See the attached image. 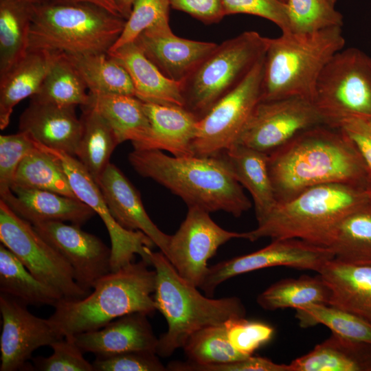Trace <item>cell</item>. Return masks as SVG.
<instances>
[{
	"label": "cell",
	"mask_w": 371,
	"mask_h": 371,
	"mask_svg": "<svg viewBox=\"0 0 371 371\" xmlns=\"http://www.w3.org/2000/svg\"><path fill=\"white\" fill-rule=\"evenodd\" d=\"M268 168L278 203L320 184L371 186L348 137L339 127L328 124L308 128L268 154Z\"/></svg>",
	"instance_id": "obj_1"
},
{
	"label": "cell",
	"mask_w": 371,
	"mask_h": 371,
	"mask_svg": "<svg viewBox=\"0 0 371 371\" xmlns=\"http://www.w3.org/2000/svg\"><path fill=\"white\" fill-rule=\"evenodd\" d=\"M128 161L149 178L183 199L188 207L240 217L251 207L243 188L220 156H170L159 150H136Z\"/></svg>",
	"instance_id": "obj_2"
},
{
	"label": "cell",
	"mask_w": 371,
	"mask_h": 371,
	"mask_svg": "<svg viewBox=\"0 0 371 371\" xmlns=\"http://www.w3.org/2000/svg\"><path fill=\"white\" fill-rule=\"evenodd\" d=\"M144 260L132 262L100 278L86 297L60 300L48 318L65 337L98 330L124 315L157 310L156 271Z\"/></svg>",
	"instance_id": "obj_3"
},
{
	"label": "cell",
	"mask_w": 371,
	"mask_h": 371,
	"mask_svg": "<svg viewBox=\"0 0 371 371\" xmlns=\"http://www.w3.org/2000/svg\"><path fill=\"white\" fill-rule=\"evenodd\" d=\"M370 201V188L345 183L314 186L277 203L256 228L245 232L244 239L297 238L327 247L341 218Z\"/></svg>",
	"instance_id": "obj_4"
},
{
	"label": "cell",
	"mask_w": 371,
	"mask_h": 371,
	"mask_svg": "<svg viewBox=\"0 0 371 371\" xmlns=\"http://www.w3.org/2000/svg\"><path fill=\"white\" fill-rule=\"evenodd\" d=\"M147 254L149 264L156 271L153 294L156 308L168 325L167 330L158 338V356L170 357L203 328L223 324L232 318L245 317L246 308L239 297L205 296L179 276L161 251L148 249Z\"/></svg>",
	"instance_id": "obj_5"
},
{
	"label": "cell",
	"mask_w": 371,
	"mask_h": 371,
	"mask_svg": "<svg viewBox=\"0 0 371 371\" xmlns=\"http://www.w3.org/2000/svg\"><path fill=\"white\" fill-rule=\"evenodd\" d=\"M344 45L339 26L268 38L260 101L301 97L313 102L322 69Z\"/></svg>",
	"instance_id": "obj_6"
},
{
	"label": "cell",
	"mask_w": 371,
	"mask_h": 371,
	"mask_svg": "<svg viewBox=\"0 0 371 371\" xmlns=\"http://www.w3.org/2000/svg\"><path fill=\"white\" fill-rule=\"evenodd\" d=\"M126 19L88 3L49 2L34 5L28 50L69 55L108 53Z\"/></svg>",
	"instance_id": "obj_7"
},
{
	"label": "cell",
	"mask_w": 371,
	"mask_h": 371,
	"mask_svg": "<svg viewBox=\"0 0 371 371\" xmlns=\"http://www.w3.org/2000/svg\"><path fill=\"white\" fill-rule=\"evenodd\" d=\"M268 38L245 31L218 45L181 82L184 107L199 120L235 89L265 56Z\"/></svg>",
	"instance_id": "obj_8"
},
{
	"label": "cell",
	"mask_w": 371,
	"mask_h": 371,
	"mask_svg": "<svg viewBox=\"0 0 371 371\" xmlns=\"http://www.w3.org/2000/svg\"><path fill=\"white\" fill-rule=\"evenodd\" d=\"M313 102L330 126L371 118V57L355 47L335 54L317 80Z\"/></svg>",
	"instance_id": "obj_9"
},
{
	"label": "cell",
	"mask_w": 371,
	"mask_h": 371,
	"mask_svg": "<svg viewBox=\"0 0 371 371\" xmlns=\"http://www.w3.org/2000/svg\"><path fill=\"white\" fill-rule=\"evenodd\" d=\"M0 240L40 281L58 292L64 300L83 298L90 292L75 280L66 260L35 229L0 200Z\"/></svg>",
	"instance_id": "obj_10"
},
{
	"label": "cell",
	"mask_w": 371,
	"mask_h": 371,
	"mask_svg": "<svg viewBox=\"0 0 371 371\" xmlns=\"http://www.w3.org/2000/svg\"><path fill=\"white\" fill-rule=\"evenodd\" d=\"M265 56L244 80L198 120L192 150L196 156H215L238 144L260 101Z\"/></svg>",
	"instance_id": "obj_11"
},
{
	"label": "cell",
	"mask_w": 371,
	"mask_h": 371,
	"mask_svg": "<svg viewBox=\"0 0 371 371\" xmlns=\"http://www.w3.org/2000/svg\"><path fill=\"white\" fill-rule=\"evenodd\" d=\"M41 149L54 156L66 173L76 197L89 205L103 221L111 240V271H115L133 262L136 254L148 262L147 250L155 247L153 240L141 231L126 229L111 214L96 183L78 159L70 155L44 146ZM149 263V262H148Z\"/></svg>",
	"instance_id": "obj_12"
},
{
	"label": "cell",
	"mask_w": 371,
	"mask_h": 371,
	"mask_svg": "<svg viewBox=\"0 0 371 371\" xmlns=\"http://www.w3.org/2000/svg\"><path fill=\"white\" fill-rule=\"evenodd\" d=\"M320 124L328 123L308 99L260 101L238 144L269 154L301 132Z\"/></svg>",
	"instance_id": "obj_13"
},
{
	"label": "cell",
	"mask_w": 371,
	"mask_h": 371,
	"mask_svg": "<svg viewBox=\"0 0 371 371\" xmlns=\"http://www.w3.org/2000/svg\"><path fill=\"white\" fill-rule=\"evenodd\" d=\"M334 258L328 247L317 246L297 238L272 240L266 247L209 267L201 289L213 297L216 288L226 280L250 271L268 267L284 266L318 273Z\"/></svg>",
	"instance_id": "obj_14"
},
{
	"label": "cell",
	"mask_w": 371,
	"mask_h": 371,
	"mask_svg": "<svg viewBox=\"0 0 371 371\" xmlns=\"http://www.w3.org/2000/svg\"><path fill=\"white\" fill-rule=\"evenodd\" d=\"M244 238L245 232L220 227L210 212L189 207L179 229L170 235L166 257L181 278L199 288L209 270L208 260L217 249L232 239Z\"/></svg>",
	"instance_id": "obj_15"
},
{
	"label": "cell",
	"mask_w": 371,
	"mask_h": 371,
	"mask_svg": "<svg viewBox=\"0 0 371 371\" xmlns=\"http://www.w3.org/2000/svg\"><path fill=\"white\" fill-rule=\"evenodd\" d=\"M0 312L2 329L0 336L1 371H16L32 368L27 361L40 347L50 346L64 337L49 319L31 313L27 304L1 293Z\"/></svg>",
	"instance_id": "obj_16"
},
{
	"label": "cell",
	"mask_w": 371,
	"mask_h": 371,
	"mask_svg": "<svg viewBox=\"0 0 371 371\" xmlns=\"http://www.w3.org/2000/svg\"><path fill=\"white\" fill-rule=\"evenodd\" d=\"M33 225L69 264L75 280L85 290L90 292L100 278L112 271L111 248L80 225L63 221Z\"/></svg>",
	"instance_id": "obj_17"
},
{
	"label": "cell",
	"mask_w": 371,
	"mask_h": 371,
	"mask_svg": "<svg viewBox=\"0 0 371 371\" xmlns=\"http://www.w3.org/2000/svg\"><path fill=\"white\" fill-rule=\"evenodd\" d=\"M134 43L166 77L178 82L184 80L218 45L179 37L170 24L144 31Z\"/></svg>",
	"instance_id": "obj_18"
},
{
	"label": "cell",
	"mask_w": 371,
	"mask_h": 371,
	"mask_svg": "<svg viewBox=\"0 0 371 371\" xmlns=\"http://www.w3.org/2000/svg\"><path fill=\"white\" fill-rule=\"evenodd\" d=\"M97 183L117 222L126 229L144 233L167 256L170 235L153 223L144 209L139 193L123 172L110 163Z\"/></svg>",
	"instance_id": "obj_19"
},
{
	"label": "cell",
	"mask_w": 371,
	"mask_h": 371,
	"mask_svg": "<svg viewBox=\"0 0 371 371\" xmlns=\"http://www.w3.org/2000/svg\"><path fill=\"white\" fill-rule=\"evenodd\" d=\"M76 106H60L31 98L19 117L20 131L38 144L76 157L82 133Z\"/></svg>",
	"instance_id": "obj_20"
},
{
	"label": "cell",
	"mask_w": 371,
	"mask_h": 371,
	"mask_svg": "<svg viewBox=\"0 0 371 371\" xmlns=\"http://www.w3.org/2000/svg\"><path fill=\"white\" fill-rule=\"evenodd\" d=\"M147 316L141 312L130 313L98 330L78 333L72 337L83 353L91 352L95 357L138 350L156 352L158 338Z\"/></svg>",
	"instance_id": "obj_21"
},
{
	"label": "cell",
	"mask_w": 371,
	"mask_h": 371,
	"mask_svg": "<svg viewBox=\"0 0 371 371\" xmlns=\"http://www.w3.org/2000/svg\"><path fill=\"white\" fill-rule=\"evenodd\" d=\"M150 122V132L136 150H159L175 157L194 155L192 143L199 118L183 106L144 102Z\"/></svg>",
	"instance_id": "obj_22"
},
{
	"label": "cell",
	"mask_w": 371,
	"mask_h": 371,
	"mask_svg": "<svg viewBox=\"0 0 371 371\" xmlns=\"http://www.w3.org/2000/svg\"><path fill=\"white\" fill-rule=\"evenodd\" d=\"M11 190L1 199L32 225L63 221L81 226L95 214L92 208L78 198L45 190L13 187Z\"/></svg>",
	"instance_id": "obj_23"
},
{
	"label": "cell",
	"mask_w": 371,
	"mask_h": 371,
	"mask_svg": "<svg viewBox=\"0 0 371 371\" xmlns=\"http://www.w3.org/2000/svg\"><path fill=\"white\" fill-rule=\"evenodd\" d=\"M317 273L330 290L328 305L371 325V267L351 265L332 259Z\"/></svg>",
	"instance_id": "obj_24"
},
{
	"label": "cell",
	"mask_w": 371,
	"mask_h": 371,
	"mask_svg": "<svg viewBox=\"0 0 371 371\" xmlns=\"http://www.w3.org/2000/svg\"><path fill=\"white\" fill-rule=\"evenodd\" d=\"M108 54L126 69L133 83L135 96L139 100L146 103L184 107L181 82L166 77L135 43Z\"/></svg>",
	"instance_id": "obj_25"
},
{
	"label": "cell",
	"mask_w": 371,
	"mask_h": 371,
	"mask_svg": "<svg viewBox=\"0 0 371 371\" xmlns=\"http://www.w3.org/2000/svg\"><path fill=\"white\" fill-rule=\"evenodd\" d=\"M60 53L41 49L28 50L0 78V128H5L14 106L38 91L51 66Z\"/></svg>",
	"instance_id": "obj_26"
},
{
	"label": "cell",
	"mask_w": 371,
	"mask_h": 371,
	"mask_svg": "<svg viewBox=\"0 0 371 371\" xmlns=\"http://www.w3.org/2000/svg\"><path fill=\"white\" fill-rule=\"evenodd\" d=\"M218 155L237 181L250 193L257 222L262 220L278 203L269 172L268 154L237 144Z\"/></svg>",
	"instance_id": "obj_27"
},
{
	"label": "cell",
	"mask_w": 371,
	"mask_h": 371,
	"mask_svg": "<svg viewBox=\"0 0 371 371\" xmlns=\"http://www.w3.org/2000/svg\"><path fill=\"white\" fill-rule=\"evenodd\" d=\"M289 366L291 371H371V343L332 333Z\"/></svg>",
	"instance_id": "obj_28"
},
{
	"label": "cell",
	"mask_w": 371,
	"mask_h": 371,
	"mask_svg": "<svg viewBox=\"0 0 371 371\" xmlns=\"http://www.w3.org/2000/svg\"><path fill=\"white\" fill-rule=\"evenodd\" d=\"M89 95L87 105L95 109L106 121L119 144L131 141L135 145L147 137L150 126L142 101L132 95Z\"/></svg>",
	"instance_id": "obj_29"
},
{
	"label": "cell",
	"mask_w": 371,
	"mask_h": 371,
	"mask_svg": "<svg viewBox=\"0 0 371 371\" xmlns=\"http://www.w3.org/2000/svg\"><path fill=\"white\" fill-rule=\"evenodd\" d=\"M327 247L339 262L371 267V201L341 218Z\"/></svg>",
	"instance_id": "obj_30"
},
{
	"label": "cell",
	"mask_w": 371,
	"mask_h": 371,
	"mask_svg": "<svg viewBox=\"0 0 371 371\" xmlns=\"http://www.w3.org/2000/svg\"><path fill=\"white\" fill-rule=\"evenodd\" d=\"M81 107L82 133L75 157L97 183L119 143L111 126L95 109L89 105Z\"/></svg>",
	"instance_id": "obj_31"
},
{
	"label": "cell",
	"mask_w": 371,
	"mask_h": 371,
	"mask_svg": "<svg viewBox=\"0 0 371 371\" xmlns=\"http://www.w3.org/2000/svg\"><path fill=\"white\" fill-rule=\"evenodd\" d=\"M65 55L80 74L89 93L135 96L129 74L108 53Z\"/></svg>",
	"instance_id": "obj_32"
},
{
	"label": "cell",
	"mask_w": 371,
	"mask_h": 371,
	"mask_svg": "<svg viewBox=\"0 0 371 371\" xmlns=\"http://www.w3.org/2000/svg\"><path fill=\"white\" fill-rule=\"evenodd\" d=\"M0 291L27 305L54 306L62 295L36 278L3 245H0Z\"/></svg>",
	"instance_id": "obj_33"
},
{
	"label": "cell",
	"mask_w": 371,
	"mask_h": 371,
	"mask_svg": "<svg viewBox=\"0 0 371 371\" xmlns=\"http://www.w3.org/2000/svg\"><path fill=\"white\" fill-rule=\"evenodd\" d=\"M33 6L19 0H0V78L28 51Z\"/></svg>",
	"instance_id": "obj_34"
},
{
	"label": "cell",
	"mask_w": 371,
	"mask_h": 371,
	"mask_svg": "<svg viewBox=\"0 0 371 371\" xmlns=\"http://www.w3.org/2000/svg\"><path fill=\"white\" fill-rule=\"evenodd\" d=\"M330 290L319 275L279 280L260 293L257 304L263 309L275 311L299 308L310 304H328Z\"/></svg>",
	"instance_id": "obj_35"
},
{
	"label": "cell",
	"mask_w": 371,
	"mask_h": 371,
	"mask_svg": "<svg viewBox=\"0 0 371 371\" xmlns=\"http://www.w3.org/2000/svg\"><path fill=\"white\" fill-rule=\"evenodd\" d=\"M13 187L49 190L77 198L58 160L38 146L20 164L13 180Z\"/></svg>",
	"instance_id": "obj_36"
},
{
	"label": "cell",
	"mask_w": 371,
	"mask_h": 371,
	"mask_svg": "<svg viewBox=\"0 0 371 371\" xmlns=\"http://www.w3.org/2000/svg\"><path fill=\"white\" fill-rule=\"evenodd\" d=\"M31 98L60 106H81L90 95L78 72L63 54L51 66L38 91Z\"/></svg>",
	"instance_id": "obj_37"
},
{
	"label": "cell",
	"mask_w": 371,
	"mask_h": 371,
	"mask_svg": "<svg viewBox=\"0 0 371 371\" xmlns=\"http://www.w3.org/2000/svg\"><path fill=\"white\" fill-rule=\"evenodd\" d=\"M295 311V317L302 328L323 324L332 333L371 343V325L341 309L328 304H310Z\"/></svg>",
	"instance_id": "obj_38"
},
{
	"label": "cell",
	"mask_w": 371,
	"mask_h": 371,
	"mask_svg": "<svg viewBox=\"0 0 371 371\" xmlns=\"http://www.w3.org/2000/svg\"><path fill=\"white\" fill-rule=\"evenodd\" d=\"M182 348L187 361L201 366L225 363L249 357L232 346L224 324L197 330L189 337Z\"/></svg>",
	"instance_id": "obj_39"
},
{
	"label": "cell",
	"mask_w": 371,
	"mask_h": 371,
	"mask_svg": "<svg viewBox=\"0 0 371 371\" xmlns=\"http://www.w3.org/2000/svg\"><path fill=\"white\" fill-rule=\"evenodd\" d=\"M290 30L308 33L343 25L341 14L328 0H288Z\"/></svg>",
	"instance_id": "obj_40"
},
{
	"label": "cell",
	"mask_w": 371,
	"mask_h": 371,
	"mask_svg": "<svg viewBox=\"0 0 371 371\" xmlns=\"http://www.w3.org/2000/svg\"><path fill=\"white\" fill-rule=\"evenodd\" d=\"M168 0H135L122 32L109 52L133 43L144 31L169 23Z\"/></svg>",
	"instance_id": "obj_41"
},
{
	"label": "cell",
	"mask_w": 371,
	"mask_h": 371,
	"mask_svg": "<svg viewBox=\"0 0 371 371\" xmlns=\"http://www.w3.org/2000/svg\"><path fill=\"white\" fill-rule=\"evenodd\" d=\"M37 148L27 133L0 135V195L3 198L12 192L16 172L23 159Z\"/></svg>",
	"instance_id": "obj_42"
},
{
	"label": "cell",
	"mask_w": 371,
	"mask_h": 371,
	"mask_svg": "<svg viewBox=\"0 0 371 371\" xmlns=\"http://www.w3.org/2000/svg\"><path fill=\"white\" fill-rule=\"evenodd\" d=\"M224 325L232 346L245 356L253 353L272 338L274 329L270 325L258 321H249L245 317L227 320Z\"/></svg>",
	"instance_id": "obj_43"
},
{
	"label": "cell",
	"mask_w": 371,
	"mask_h": 371,
	"mask_svg": "<svg viewBox=\"0 0 371 371\" xmlns=\"http://www.w3.org/2000/svg\"><path fill=\"white\" fill-rule=\"evenodd\" d=\"M49 346L53 353L47 357L32 359V368L40 371H94L92 363L85 359L72 336L58 339Z\"/></svg>",
	"instance_id": "obj_44"
},
{
	"label": "cell",
	"mask_w": 371,
	"mask_h": 371,
	"mask_svg": "<svg viewBox=\"0 0 371 371\" xmlns=\"http://www.w3.org/2000/svg\"><path fill=\"white\" fill-rule=\"evenodd\" d=\"M225 16L246 14L275 23L282 33L290 32L287 3L281 0H221Z\"/></svg>",
	"instance_id": "obj_45"
},
{
	"label": "cell",
	"mask_w": 371,
	"mask_h": 371,
	"mask_svg": "<svg viewBox=\"0 0 371 371\" xmlns=\"http://www.w3.org/2000/svg\"><path fill=\"white\" fill-rule=\"evenodd\" d=\"M92 365L94 371H168L156 352L145 350L96 357Z\"/></svg>",
	"instance_id": "obj_46"
},
{
	"label": "cell",
	"mask_w": 371,
	"mask_h": 371,
	"mask_svg": "<svg viewBox=\"0 0 371 371\" xmlns=\"http://www.w3.org/2000/svg\"><path fill=\"white\" fill-rule=\"evenodd\" d=\"M179 371H291L289 364H280L271 359L251 355L245 359L225 363L196 365L188 361L177 363Z\"/></svg>",
	"instance_id": "obj_47"
},
{
	"label": "cell",
	"mask_w": 371,
	"mask_h": 371,
	"mask_svg": "<svg viewBox=\"0 0 371 371\" xmlns=\"http://www.w3.org/2000/svg\"><path fill=\"white\" fill-rule=\"evenodd\" d=\"M348 137L363 161L371 180V118L350 117L337 125Z\"/></svg>",
	"instance_id": "obj_48"
},
{
	"label": "cell",
	"mask_w": 371,
	"mask_h": 371,
	"mask_svg": "<svg viewBox=\"0 0 371 371\" xmlns=\"http://www.w3.org/2000/svg\"><path fill=\"white\" fill-rule=\"evenodd\" d=\"M170 8L186 12L205 25L217 23L225 16L221 0H168Z\"/></svg>",
	"instance_id": "obj_49"
},
{
	"label": "cell",
	"mask_w": 371,
	"mask_h": 371,
	"mask_svg": "<svg viewBox=\"0 0 371 371\" xmlns=\"http://www.w3.org/2000/svg\"><path fill=\"white\" fill-rule=\"evenodd\" d=\"M53 2L58 3H88L100 6L109 11L113 14L120 16L119 10L114 0H52Z\"/></svg>",
	"instance_id": "obj_50"
},
{
	"label": "cell",
	"mask_w": 371,
	"mask_h": 371,
	"mask_svg": "<svg viewBox=\"0 0 371 371\" xmlns=\"http://www.w3.org/2000/svg\"><path fill=\"white\" fill-rule=\"evenodd\" d=\"M120 15L127 19L130 15L133 4L135 0H114Z\"/></svg>",
	"instance_id": "obj_51"
},
{
	"label": "cell",
	"mask_w": 371,
	"mask_h": 371,
	"mask_svg": "<svg viewBox=\"0 0 371 371\" xmlns=\"http://www.w3.org/2000/svg\"><path fill=\"white\" fill-rule=\"evenodd\" d=\"M33 5H42L52 1V0H19Z\"/></svg>",
	"instance_id": "obj_52"
},
{
	"label": "cell",
	"mask_w": 371,
	"mask_h": 371,
	"mask_svg": "<svg viewBox=\"0 0 371 371\" xmlns=\"http://www.w3.org/2000/svg\"><path fill=\"white\" fill-rule=\"evenodd\" d=\"M333 5L335 6L337 0H328Z\"/></svg>",
	"instance_id": "obj_53"
},
{
	"label": "cell",
	"mask_w": 371,
	"mask_h": 371,
	"mask_svg": "<svg viewBox=\"0 0 371 371\" xmlns=\"http://www.w3.org/2000/svg\"><path fill=\"white\" fill-rule=\"evenodd\" d=\"M281 1H282V2H284V3H286L287 1H288V0H281Z\"/></svg>",
	"instance_id": "obj_54"
},
{
	"label": "cell",
	"mask_w": 371,
	"mask_h": 371,
	"mask_svg": "<svg viewBox=\"0 0 371 371\" xmlns=\"http://www.w3.org/2000/svg\"><path fill=\"white\" fill-rule=\"evenodd\" d=\"M370 190H371V186H370Z\"/></svg>",
	"instance_id": "obj_55"
}]
</instances>
